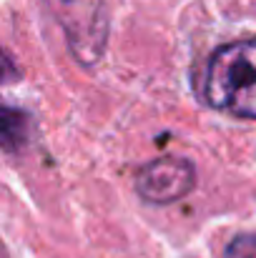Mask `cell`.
<instances>
[{
  "instance_id": "cell-2",
  "label": "cell",
  "mask_w": 256,
  "mask_h": 258,
  "mask_svg": "<svg viewBox=\"0 0 256 258\" xmlns=\"http://www.w3.org/2000/svg\"><path fill=\"white\" fill-rule=\"evenodd\" d=\"M63 25L68 48L81 66H95L108 40V10L103 0H45Z\"/></svg>"
},
{
  "instance_id": "cell-5",
  "label": "cell",
  "mask_w": 256,
  "mask_h": 258,
  "mask_svg": "<svg viewBox=\"0 0 256 258\" xmlns=\"http://www.w3.org/2000/svg\"><path fill=\"white\" fill-rule=\"evenodd\" d=\"M226 258H256V233H241L226 246Z\"/></svg>"
},
{
  "instance_id": "cell-3",
  "label": "cell",
  "mask_w": 256,
  "mask_h": 258,
  "mask_svg": "<svg viewBox=\"0 0 256 258\" xmlns=\"http://www.w3.org/2000/svg\"><path fill=\"white\" fill-rule=\"evenodd\" d=\"M193 185H196L193 163L186 158H176V156L151 161L148 166L141 168L136 178V188L141 198L148 203H161V206L181 201L183 196L193 190Z\"/></svg>"
},
{
  "instance_id": "cell-6",
  "label": "cell",
  "mask_w": 256,
  "mask_h": 258,
  "mask_svg": "<svg viewBox=\"0 0 256 258\" xmlns=\"http://www.w3.org/2000/svg\"><path fill=\"white\" fill-rule=\"evenodd\" d=\"M0 258H5V251H3V243H0Z\"/></svg>"
},
{
  "instance_id": "cell-4",
  "label": "cell",
  "mask_w": 256,
  "mask_h": 258,
  "mask_svg": "<svg viewBox=\"0 0 256 258\" xmlns=\"http://www.w3.org/2000/svg\"><path fill=\"white\" fill-rule=\"evenodd\" d=\"M33 136V120L25 110L0 105V148L3 151H23L30 143Z\"/></svg>"
},
{
  "instance_id": "cell-1",
  "label": "cell",
  "mask_w": 256,
  "mask_h": 258,
  "mask_svg": "<svg viewBox=\"0 0 256 258\" xmlns=\"http://www.w3.org/2000/svg\"><path fill=\"white\" fill-rule=\"evenodd\" d=\"M206 100L224 113L256 120V38L214 53L206 71Z\"/></svg>"
}]
</instances>
